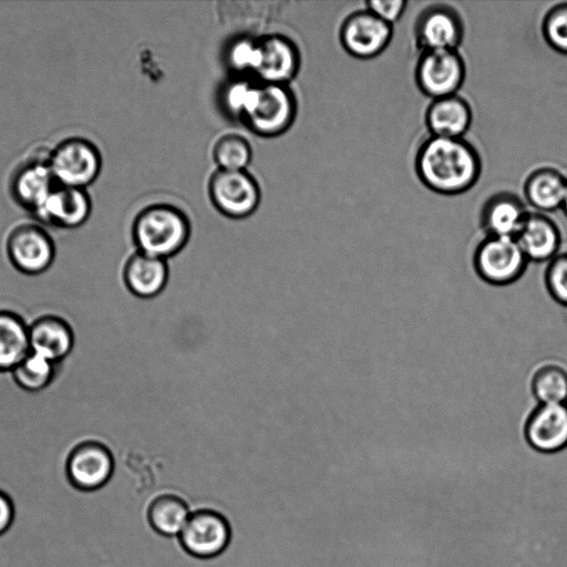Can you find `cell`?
I'll return each mask as SVG.
<instances>
[{
	"mask_svg": "<svg viewBox=\"0 0 567 567\" xmlns=\"http://www.w3.org/2000/svg\"><path fill=\"white\" fill-rule=\"evenodd\" d=\"M414 168L430 190L455 196L470 190L482 173L477 150L465 138L426 137L419 146Z\"/></svg>",
	"mask_w": 567,
	"mask_h": 567,
	"instance_id": "cell-1",
	"label": "cell"
},
{
	"mask_svg": "<svg viewBox=\"0 0 567 567\" xmlns=\"http://www.w3.org/2000/svg\"><path fill=\"white\" fill-rule=\"evenodd\" d=\"M131 234L137 251L167 260L186 248L192 235V225L181 208L157 203L137 213Z\"/></svg>",
	"mask_w": 567,
	"mask_h": 567,
	"instance_id": "cell-2",
	"label": "cell"
},
{
	"mask_svg": "<svg viewBox=\"0 0 567 567\" xmlns=\"http://www.w3.org/2000/svg\"><path fill=\"white\" fill-rule=\"evenodd\" d=\"M297 109V99L287 84L257 82L241 121L256 135L276 137L291 127Z\"/></svg>",
	"mask_w": 567,
	"mask_h": 567,
	"instance_id": "cell-3",
	"label": "cell"
},
{
	"mask_svg": "<svg viewBox=\"0 0 567 567\" xmlns=\"http://www.w3.org/2000/svg\"><path fill=\"white\" fill-rule=\"evenodd\" d=\"M48 161L58 185L87 189L100 176V148L83 136H69L48 151Z\"/></svg>",
	"mask_w": 567,
	"mask_h": 567,
	"instance_id": "cell-4",
	"label": "cell"
},
{
	"mask_svg": "<svg viewBox=\"0 0 567 567\" xmlns=\"http://www.w3.org/2000/svg\"><path fill=\"white\" fill-rule=\"evenodd\" d=\"M6 252L18 271L37 276L52 266L55 244L43 225L38 221H24L17 224L8 233Z\"/></svg>",
	"mask_w": 567,
	"mask_h": 567,
	"instance_id": "cell-5",
	"label": "cell"
},
{
	"mask_svg": "<svg viewBox=\"0 0 567 567\" xmlns=\"http://www.w3.org/2000/svg\"><path fill=\"white\" fill-rule=\"evenodd\" d=\"M528 259L515 238L486 236L475 248L473 266L477 276L493 286L517 281Z\"/></svg>",
	"mask_w": 567,
	"mask_h": 567,
	"instance_id": "cell-6",
	"label": "cell"
},
{
	"mask_svg": "<svg viewBox=\"0 0 567 567\" xmlns=\"http://www.w3.org/2000/svg\"><path fill=\"white\" fill-rule=\"evenodd\" d=\"M465 78V61L457 50L423 51L414 70L417 89L431 100L457 94Z\"/></svg>",
	"mask_w": 567,
	"mask_h": 567,
	"instance_id": "cell-7",
	"label": "cell"
},
{
	"mask_svg": "<svg viewBox=\"0 0 567 567\" xmlns=\"http://www.w3.org/2000/svg\"><path fill=\"white\" fill-rule=\"evenodd\" d=\"M208 195L214 207L233 219L252 215L261 199L259 184L247 171L217 169L209 178Z\"/></svg>",
	"mask_w": 567,
	"mask_h": 567,
	"instance_id": "cell-8",
	"label": "cell"
},
{
	"mask_svg": "<svg viewBox=\"0 0 567 567\" xmlns=\"http://www.w3.org/2000/svg\"><path fill=\"white\" fill-rule=\"evenodd\" d=\"M413 33L421 52L457 50L464 39L465 29L455 8L445 3H433L417 14Z\"/></svg>",
	"mask_w": 567,
	"mask_h": 567,
	"instance_id": "cell-9",
	"label": "cell"
},
{
	"mask_svg": "<svg viewBox=\"0 0 567 567\" xmlns=\"http://www.w3.org/2000/svg\"><path fill=\"white\" fill-rule=\"evenodd\" d=\"M114 456L107 445L87 440L76 444L65 461V475L76 489L92 492L103 487L112 477Z\"/></svg>",
	"mask_w": 567,
	"mask_h": 567,
	"instance_id": "cell-10",
	"label": "cell"
},
{
	"mask_svg": "<svg viewBox=\"0 0 567 567\" xmlns=\"http://www.w3.org/2000/svg\"><path fill=\"white\" fill-rule=\"evenodd\" d=\"M392 35L393 25L368 9L350 13L339 31L340 43L346 52L362 60L380 55L390 44Z\"/></svg>",
	"mask_w": 567,
	"mask_h": 567,
	"instance_id": "cell-11",
	"label": "cell"
},
{
	"mask_svg": "<svg viewBox=\"0 0 567 567\" xmlns=\"http://www.w3.org/2000/svg\"><path fill=\"white\" fill-rule=\"evenodd\" d=\"M56 185L48 152L38 153L16 166L9 178V193L18 206L33 214Z\"/></svg>",
	"mask_w": 567,
	"mask_h": 567,
	"instance_id": "cell-12",
	"label": "cell"
},
{
	"mask_svg": "<svg viewBox=\"0 0 567 567\" xmlns=\"http://www.w3.org/2000/svg\"><path fill=\"white\" fill-rule=\"evenodd\" d=\"M258 56L254 75L260 83L287 84L300 69V52L287 35L269 33L257 38Z\"/></svg>",
	"mask_w": 567,
	"mask_h": 567,
	"instance_id": "cell-13",
	"label": "cell"
},
{
	"mask_svg": "<svg viewBox=\"0 0 567 567\" xmlns=\"http://www.w3.org/2000/svg\"><path fill=\"white\" fill-rule=\"evenodd\" d=\"M91 213L87 189L56 185L33 215L41 225L74 229L84 225Z\"/></svg>",
	"mask_w": 567,
	"mask_h": 567,
	"instance_id": "cell-14",
	"label": "cell"
},
{
	"mask_svg": "<svg viewBox=\"0 0 567 567\" xmlns=\"http://www.w3.org/2000/svg\"><path fill=\"white\" fill-rule=\"evenodd\" d=\"M524 437L530 449L543 454L567 447V403L537 404L524 424Z\"/></svg>",
	"mask_w": 567,
	"mask_h": 567,
	"instance_id": "cell-15",
	"label": "cell"
},
{
	"mask_svg": "<svg viewBox=\"0 0 567 567\" xmlns=\"http://www.w3.org/2000/svg\"><path fill=\"white\" fill-rule=\"evenodd\" d=\"M230 529L227 520L218 513L203 509L189 515L179 533L183 548L199 558L220 554L228 545Z\"/></svg>",
	"mask_w": 567,
	"mask_h": 567,
	"instance_id": "cell-16",
	"label": "cell"
},
{
	"mask_svg": "<svg viewBox=\"0 0 567 567\" xmlns=\"http://www.w3.org/2000/svg\"><path fill=\"white\" fill-rule=\"evenodd\" d=\"M125 289L134 297L152 299L165 289L168 281V262L135 250L122 268Z\"/></svg>",
	"mask_w": 567,
	"mask_h": 567,
	"instance_id": "cell-17",
	"label": "cell"
},
{
	"mask_svg": "<svg viewBox=\"0 0 567 567\" xmlns=\"http://www.w3.org/2000/svg\"><path fill=\"white\" fill-rule=\"evenodd\" d=\"M524 202L513 193L501 192L484 203L480 224L486 236L516 238L528 216Z\"/></svg>",
	"mask_w": 567,
	"mask_h": 567,
	"instance_id": "cell-18",
	"label": "cell"
},
{
	"mask_svg": "<svg viewBox=\"0 0 567 567\" xmlns=\"http://www.w3.org/2000/svg\"><path fill=\"white\" fill-rule=\"evenodd\" d=\"M74 331L70 323L55 315H44L29 324L30 350L59 364L73 350Z\"/></svg>",
	"mask_w": 567,
	"mask_h": 567,
	"instance_id": "cell-19",
	"label": "cell"
},
{
	"mask_svg": "<svg viewBox=\"0 0 567 567\" xmlns=\"http://www.w3.org/2000/svg\"><path fill=\"white\" fill-rule=\"evenodd\" d=\"M473 120L470 103L458 94L435 100L425 110L424 121L431 136L462 138Z\"/></svg>",
	"mask_w": 567,
	"mask_h": 567,
	"instance_id": "cell-20",
	"label": "cell"
},
{
	"mask_svg": "<svg viewBox=\"0 0 567 567\" xmlns=\"http://www.w3.org/2000/svg\"><path fill=\"white\" fill-rule=\"evenodd\" d=\"M528 261L544 262L559 254L561 235L556 223L544 213H529L516 236Z\"/></svg>",
	"mask_w": 567,
	"mask_h": 567,
	"instance_id": "cell-21",
	"label": "cell"
},
{
	"mask_svg": "<svg viewBox=\"0 0 567 567\" xmlns=\"http://www.w3.org/2000/svg\"><path fill=\"white\" fill-rule=\"evenodd\" d=\"M567 189V178L557 168L544 166L526 177L523 190L526 202L539 213L561 208Z\"/></svg>",
	"mask_w": 567,
	"mask_h": 567,
	"instance_id": "cell-22",
	"label": "cell"
},
{
	"mask_svg": "<svg viewBox=\"0 0 567 567\" xmlns=\"http://www.w3.org/2000/svg\"><path fill=\"white\" fill-rule=\"evenodd\" d=\"M29 324L11 310H0V372H11L30 352Z\"/></svg>",
	"mask_w": 567,
	"mask_h": 567,
	"instance_id": "cell-23",
	"label": "cell"
},
{
	"mask_svg": "<svg viewBox=\"0 0 567 567\" xmlns=\"http://www.w3.org/2000/svg\"><path fill=\"white\" fill-rule=\"evenodd\" d=\"M530 391L538 404L567 403V369L555 362L538 365L530 378Z\"/></svg>",
	"mask_w": 567,
	"mask_h": 567,
	"instance_id": "cell-24",
	"label": "cell"
},
{
	"mask_svg": "<svg viewBox=\"0 0 567 567\" xmlns=\"http://www.w3.org/2000/svg\"><path fill=\"white\" fill-rule=\"evenodd\" d=\"M147 517L151 526L159 534L172 536L184 528L189 514L186 503L175 495H162L150 505Z\"/></svg>",
	"mask_w": 567,
	"mask_h": 567,
	"instance_id": "cell-25",
	"label": "cell"
},
{
	"mask_svg": "<svg viewBox=\"0 0 567 567\" xmlns=\"http://www.w3.org/2000/svg\"><path fill=\"white\" fill-rule=\"evenodd\" d=\"M56 365L50 360L30 351L10 373L14 383L20 389L35 393L44 390L52 383L56 373Z\"/></svg>",
	"mask_w": 567,
	"mask_h": 567,
	"instance_id": "cell-26",
	"label": "cell"
},
{
	"mask_svg": "<svg viewBox=\"0 0 567 567\" xmlns=\"http://www.w3.org/2000/svg\"><path fill=\"white\" fill-rule=\"evenodd\" d=\"M213 158L218 169L246 171L252 158V147L239 134H225L215 142Z\"/></svg>",
	"mask_w": 567,
	"mask_h": 567,
	"instance_id": "cell-27",
	"label": "cell"
},
{
	"mask_svg": "<svg viewBox=\"0 0 567 567\" xmlns=\"http://www.w3.org/2000/svg\"><path fill=\"white\" fill-rule=\"evenodd\" d=\"M257 56V38L250 35H236L224 49V62L236 76L254 74Z\"/></svg>",
	"mask_w": 567,
	"mask_h": 567,
	"instance_id": "cell-28",
	"label": "cell"
},
{
	"mask_svg": "<svg viewBox=\"0 0 567 567\" xmlns=\"http://www.w3.org/2000/svg\"><path fill=\"white\" fill-rule=\"evenodd\" d=\"M257 82L245 76H235L226 82L218 95L224 113L231 118L241 121L254 94Z\"/></svg>",
	"mask_w": 567,
	"mask_h": 567,
	"instance_id": "cell-29",
	"label": "cell"
},
{
	"mask_svg": "<svg viewBox=\"0 0 567 567\" xmlns=\"http://www.w3.org/2000/svg\"><path fill=\"white\" fill-rule=\"evenodd\" d=\"M542 33L556 52L567 55V2L551 7L543 18Z\"/></svg>",
	"mask_w": 567,
	"mask_h": 567,
	"instance_id": "cell-30",
	"label": "cell"
},
{
	"mask_svg": "<svg viewBox=\"0 0 567 567\" xmlns=\"http://www.w3.org/2000/svg\"><path fill=\"white\" fill-rule=\"evenodd\" d=\"M544 279L549 296L567 308V251L548 261Z\"/></svg>",
	"mask_w": 567,
	"mask_h": 567,
	"instance_id": "cell-31",
	"label": "cell"
},
{
	"mask_svg": "<svg viewBox=\"0 0 567 567\" xmlns=\"http://www.w3.org/2000/svg\"><path fill=\"white\" fill-rule=\"evenodd\" d=\"M408 1L405 0H388L365 2V9L371 11L382 21L393 25L403 16Z\"/></svg>",
	"mask_w": 567,
	"mask_h": 567,
	"instance_id": "cell-32",
	"label": "cell"
},
{
	"mask_svg": "<svg viewBox=\"0 0 567 567\" xmlns=\"http://www.w3.org/2000/svg\"><path fill=\"white\" fill-rule=\"evenodd\" d=\"M14 519V504L11 497L0 489V536L12 525Z\"/></svg>",
	"mask_w": 567,
	"mask_h": 567,
	"instance_id": "cell-33",
	"label": "cell"
},
{
	"mask_svg": "<svg viewBox=\"0 0 567 567\" xmlns=\"http://www.w3.org/2000/svg\"><path fill=\"white\" fill-rule=\"evenodd\" d=\"M561 208H563L565 215L567 216V189H566V194H565V197H564V202H563Z\"/></svg>",
	"mask_w": 567,
	"mask_h": 567,
	"instance_id": "cell-34",
	"label": "cell"
}]
</instances>
